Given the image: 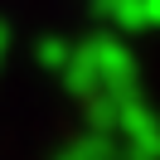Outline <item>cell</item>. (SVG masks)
I'll return each instance as SVG.
<instances>
[{
    "mask_svg": "<svg viewBox=\"0 0 160 160\" xmlns=\"http://www.w3.org/2000/svg\"><path fill=\"white\" fill-rule=\"evenodd\" d=\"M68 44H63V39H53V34H49V39H39V49H34V58H39L44 63V68H53V73H63V63H68Z\"/></svg>",
    "mask_w": 160,
    "mask_h": 160,
    "instance_id": "obj_1",
    "label": "cell"
},
{
    "mask_svg": "<svg viewBox=\"0 0 160 160\" xmlns=\"http://www.w3.org/2000/svg\"><path fill=\"white\" fill-rule=\"evenodd\" d=\"M97 155H102V146H97V141H82V146L58 150V160H97Z\"/></svg>",
    "mask_w": 160,
    "mask_h": 160,
    "instance_id": "obj_2",
    "label": "cell"
},
{
    "mask_svg": "<svg viewBox=\"0 0 160 160\" xmlns=\"http://www.w3.org/2000/svg\"><path fill=\"white\" fill-rule=\"evenodd\" d=\"M5 53H10V24L0 20V63H5Z\"/></svg>",
    "mask_w": 160,
    "mask_h": 160,
    "instance_id": "obj_3",
    "label": "cell"
}]
</instances>
